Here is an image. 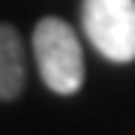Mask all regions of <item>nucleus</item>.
Here are the masks:
<instances>
[{
  "mask_svg": "<svg viewBox=\"0 0 135 135\" xmlns=\"http://www.w3.org/2000/svg\"><path fill=\"white\" fill-rule=\"evenodd\" d=\"M33 57L48 90L72 96L84 84V51L78 33L63 18H42L33 27Z\"/></svg>",
  "mask_w": 135,
  "mask_h": 135,
  "instance_id": "nucleus-1",
  "label": "nucleus"
},
{
  "mask_svg": "<svg viewBox=\"0 0 135 135\" xmlns=\"http://www.w3.org/2000/svg\"><path fill=\"white\" fill-rule=\"evenodd\" d=\"M81 24L105 60H135V0H84Z\"/></svg>",
  "mask_w": 135,
  "mask_h": 135,
  "instance_id": "nucleus-2",
  "label": "nucleus"
},
{
  "mask_svg": "<svg viewBox=\"0 0 135 135\" xmlns=\"http://www.w3.org/2000/svg\"><path fill=\"white\" fill-rule=\"evenodd\" d=\"M24 90V48L12 24H0V102H12Z\"/></svg>",
  "mask_w": 135,
  "mask_h": 135,
  "instance_id": "nucleus-3",
  "label": "nucleus"
}]
</instances>
